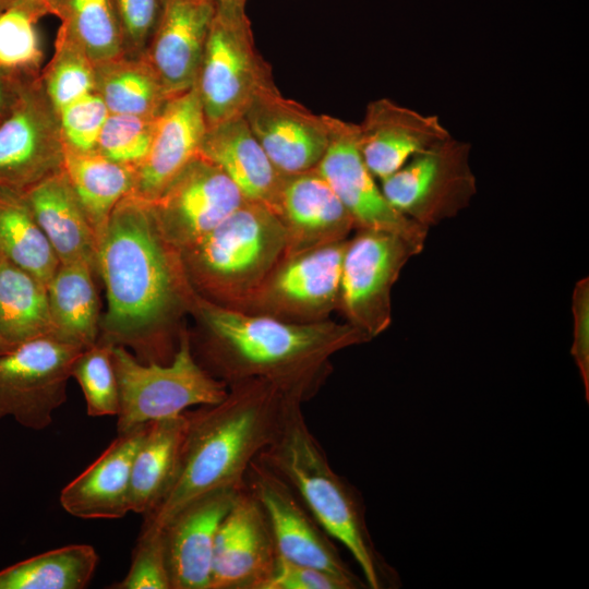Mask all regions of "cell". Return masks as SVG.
I'll return each instance as SVG.
<instances>
[{
	"instance_id": "26",
	"label": "cell",
	"mask_w": 589,
	"mask_h": 589,
	"mask_svg": "<svg viewBox=\"0 0 589 589\" xmlns=\"http://www.w3.org/2000/svg\"><path fill=\"white\" fill-rule=\"evenodd\" d=\"M94 277L85 263L59 264L47 284L53 338L83 349L98 340L101 314Z\"/></svg>"
},
{
	"instance_id": "3",
	"label": "cell",
	"mask_w": 589,
	"mask_h": 589,
	"mask_svg": "<svg viewBox=\"0 0 589 589\" xmlns=\"http://www.w3.org/2000/svg\"><path fill=\"white\" fill-rule=\"evenodd\" d=\"M288 398L272 383L252 378L231 384L218 404L189 409L176 478L143 517L141 530H161L180 508L208 492L244 486L251 462L280 429Z\"/></svg>"
},
{
	"instance_id": "15",
	"label": "cell",
	"mask_w": 589,
	"mask_h": 589,
	"mask_svg": "<svg viewBox=\"0 0 589 589\" xmlns=\"http://www.w3.org/2000/svg\"><path fill=\"white\" fill-rule=\"evenodd\" d=\"M278 556L267 515L244 483L216 533L209 589H266Z\"/></svg>"
},
{
	"instance_id": "11",
	"label": "cell",
	"mask_w": 589,
	"mask_h": 589,
	"mask_svg": "<svg viewBox=\"0 0 589 589\" xmlns=\"http://www.w3.org/2000/svg\"><path fill=\"white\" fill-rule=\"evenodd\" d=\"M245 201L228 176L199 154L149 203L163 236L181 252L205 237Z\"/></svg>"
},
{
	"instance_id": "22",
	"label": "cell",
	"mask_w": 589,
	"mask_h": 589,
	"mask_svg": "<svg viewBox=\"0 0 589 589\" xmlns=\"http://www.w3.org/2000/svg\"><path fill=\"white\" fill-rule=\"evenodd\" d=\"M199 154L219 167L248 201L279 214L287 176L273 165L244 117L207 127Z\"/></svg>"
},
{
	"instance_id": "29",
	"label": "cell",
	"mask_w": 589,
	"mask_h": 589,
	"mask_svg": "<svg viewBox=\"0 0 589 589\" xmlns=\"http://www.w3.org/2000/svg\"><path fill=\"white\" fill-rule=\"evenodd\" d=\"M347 242L337 241L303 250L278 272L274 291L287 303L314 309L339 297Z\"/></svg>"
},
{
	"instance_id": "34",
	"label": "cell",
	"mask_w": 589,
	"mask_h": 589,
	"mask_svg": "<svg viewBox=\"0 0 589 589\" xmlns=\"http://www.w3.org/2000/svg\"><path fill=\"white\" fill-rule=\"evenodd\" d=\"M39 81L58 111L96 92V65L77 45L57 33L53 55L41 68Z\"/></svg>"
},
{
	"instance_id": "35",
	"label": "cell",
	"mask_w": 589,
	"mask_h": 589,
	"mask_svg": "<svg viewBox=\"0 0 589 589\" xmlns=\"http://www.w3.org/2000/svg\"><path fill=\"white\" fill-rule=\"evenodd\" d=\"M46 14L35 5L15 1L0 14V65L39 75L44 52L36 24Z\"/></svg>"
},
{
	"instance_id": "23",
	"label": "cell",
	"mask_w": 589,
	"mask_h": 589,
	"mask_svg": "<svg viewBox=\"0 0 589 589\" xmlns=\"http://www.w3.org/2000/svg\"><path fill=\"white\" fill-rule=\"evenodd\" d=\"M24 193L59 263H85L98 276V241L64 169Z\"/></svg>"
},
{
	"instance_id": "36",
	"label": "cell",
	"mask_w": 589,
	"mask_h": 589,
	"mask_svg": "<svg viewBox=\"0 0 589 589\" xmlns=\"http://www.w3.org/2000/svg\"><path fill=\"white\" fill-rule=\"evenodd\" d=\"M112 345L97 340L75 359L71 377L84 395L89 417L118 416L119 386L112 360Z\"/></svg>"
},
{
	"instance_id": "17",
	"label": "cell",
	"mask_w": 589,
	"mask_h": 589,
	"mask_svg": "<svg viewBox=\"0 0 589 589\" xmlns=\"http://www.w3.org/2000/svg\"><path fill=\"white\" fill-rule=\"evenodd\" d=\"M216 0H160L143 57L173 97L195 84Z\"/></svg>"
},
{
	"instance_id": "46",
	"label": "cell",
	"mask_w": 589,
	"mask_h": 589,
	"mask_svg": "<svg viewBox=\"0 0 589 589\" xmlns=\"http://www.w3.org/2000/svg\"><path fill=\"white\" fill-rule=\"evenodd\" d=\"M14 346H16V345H13V344L9 342L8 340H5L4 338H2L0 336V353L9 351Z\"/></svg>"
},
{
	"instance_id": "44",
	"label": "cell",
	"mask_w": 589,
	"mask_h": 589,
	"mask_svg": "<svg viewBox=\"0 0 589 589\" xmlns=\"http://www.w3.org/2000/svg\"><path fill=\"white\" fill-rule=\"evenodd\" d=\"M15 1H22L32 5H35L36 8L40 9L46 15L52 14V9L55 4L58 2V0H15Z\"/></svg>"
},
{
	"instance_id": "37",
	"label": "cell",
	"mask_w": 589,
	"mask_h": 589,
	"mask_svg": "<svg viewBox=\"0 0 589 589\" xmlns=\"http://www.w3.org/2000/svg\"><path fill=\"white\" fill-rule=\"evenodd\" d=\"M157 118L109 113L98 136L96 151L136 170L148 153Z\"/></svg>"
},
{
	"instance_id": "31",
	"label": "cell",
	"mask_w": 589,
	"mask_h": 589,
	"mask_svg": "<svg viewBox=\"0 0 589 589\" xmlns=\"http://www.w3.org/2000/svg\"><path fill=\"white\" fill-rule=\"evenodd\" d=\"M0 336L13 345L53 338L47 286L1 255Z\"/></svg>"
},
{
	"instance_id": "27",
	"label": "cell",
	"mask_w": 589,
	"mask_h": 589,
	"mask_svg": "<svg viewBox=\"0 0 589 589\" xmlns=\"http://www.w3.org/2000/svg\"><path fill=\"white\" fill-rule=\"evenodd\" d=\"M63 169L99 242L116 205L132 193L135 169L97 151L64 149Z\"/></svg>"
},
{
	"instance_id": "8",
	"label": "cell",
	"mask_w": 589,
	"mask_h": 589,
	"mask_svg": "<svg viewBox=\"0 0 589 589\" xmlns=\"http://www.w3.org/2000/svg\"><path fill=\"white\" fill-rule=\"evenodd\" d=\"M470 144L452 135L411 157L381 180V190L400 214L425 228L457 216L477 193Z\"/></svg>"
},
{
	"instance_id": "1",
	"label": "cell",
	"mask_w": 589,
	"mask_h": 589,
	"mask_svg": "<svg viewBox=\"0 0 589 589\" xmlns=\"http://www.w3.org/2000/svg\"><path fill=\"white\" fill-rule=\"evenodd\" d=\"M98 277L107 297L98 340L132 348L141 362H170V322L189 310L194 289L149 202L130 193L116 205L98 247Z\"/></svg>"
},
{
	"instance_id": "43",
	"label": "cell",
	"mask_w": 589,
	"mask_h": 589,
	"mask_svg": "<svg viewBox=\"0 0 589 589\" xmlns=\"http://www.w3.org/2000/svg\"><path fill=\"white\" fill-rule=\"evenodd\" d=\"M37 76L0 65V124L11 115L27 85Z\"/></svg>"
},
{
	"instance_id": "45",
	"label": "cell",
	"mask_w": 589,
	"mask_h": 589,
	"mask_svg": "<svg viewBox=\"0 0 589 589\" xmlns=\"http://www.w3.org/2000/svg\"><path fill=\"white\" fill-rule=\"evenodd\" d=\"M216 1L217 3H221V4L245 7V3L248 0H216Z\"/></svg>"
},
{
	"instance_id": "16",
	"label": "cell",
	"mask_w": 589,
	"mask_h": 589,
	"mask_svg": "<svg viewBox=\"0 0 589 589\" xmlns=\"http://www.w3.org/2000/svg\"><path fill=\"white\" fill-rule=\"evenodd\" d=\"M244 119L273 165L285 176L314 169L328 145L325 115H315L276 87L260 94Z\"/></svg>"
},
{
	"instance_id": "5",
	"label": "cell",
	"mask_w": 589,
	"mask_h": 589,
	"mask_svg": "<svg viewBox=\"0 0 589 589\" xmlns=\"http://www.w3.org/2000/svg\"><path fill=\"white\" fill-rule=\"evenodd\" d=\"M111 351L120 396L118 434L192 407L218 404L228 394V385L196 360L185 330L179 333L177 350L168 363L141 362L123 346H112Z\"/></svg>"
},
{
	"instance_id": "47",
	"label": "cell",
	"mask_w": 589,
	"mask_h": 589,
	"mask_svg": "<svg viewBox=\"0 0 589 589\" xmlns=\"http://www.w3.org/2000/svg\"><path fill=\"white\" fill-rule=\"evenodd\" d=\"M15 0H0V14L14 3Z\"/></svg>"
},
{
	"instance_id": "24",
	"label": "cell",
	"mask_w": 589,
	"mask_h": 589,
	"mask_svg": "<svg viewBox=\"0 0 589 589\" xmlns=\"http://www.w3.org/2000/svg\"><path fill=\"white\" fill-rule=\"evenodd\" d=\"M278 215L288 242L296 241L303 249L342 241L354 226L349 212L315 168L286 177Z\"/></svg>"
},
{
	"instance_id": "13",
	"label": "cell",
	"mask_w": 589,
	"mask_h": 589,
	"mask_svg": "<svg viewBox=\"0 0 589 589\" xmlns=\"http://www.w3.org/2000/svg\"><path fill=\"white\" fill-rule=\"evenodd\" d=\"M244 483L267 515L280 557L332 573L354 589L366 587L344 562L332 537L277 474L255 458L247 470Z\"/></svg>"
},
{
	"instance_id": "12",
	"label": "cell",
	"mask_w": 589,
	"mask_h": 589,
	"mask_svg": "<svg viewBox=\"0 0 589 589\" xmlns=\"http://www.w3.org/2000/svg\"><path fill=\"white\" fill-rule=\"evenodd\" d=\"M328 145L315 169L361 229L390 231L424 245L428 230L397 212L364 164L358 125L325 115Z\"/></svg>"
},
{
	"instance_id": "2",
	"label": "cell",
	"mask_w": 589,
	"mask_h": 589,
	"mask_svg": "<svg viewBox=\"0 0 589 589\" xmlns=\"http://www.w3.org/2000/svg\"><path fill=\"white\" fill-rule=\"evenodd\" d=\"M189 310L205 332L204 369L213 376L227 385L265 380L301 402L313 394L332 353L370 338L351 324H291L247 315L217 305L195 290Z\"/></svg>"
},
{
	"instance_id": "18",
	"label": "cell",
	"mask_w": 589,
	"mask_h": 589,
	"mask_svg": "<svg viewBox=\"0 0 589 589\" xmlns=\"http://www.w3.org/2000/svg\"><path fill=\"white\" fill-rule=\"evenodd\" d=\"M242 488L201 495L164 526L172 589H209L216 533Z\"/></svg>"
},
{
	"instance_id": "41",
	"label": "cell",
	"mask_w": 589,
	"mask_h": 589,
	"mask_svg": "<svg viewBox=\"0 0 589 589\" xmlns=\"http://www.w3.org/2000/svg\"><path fill=\"white\" fill-rule=\"evenodd\" d=\"M266 589H354V587L332 573L278 556L275 573Z\"/></svg>"
},
{
	"instance_id": "42",
	"label": "cell",
	"mask_w": 589,
	"mask_h": 589,
	"mask_svg": "<svg viewBox=\"0 0 589 589\" xmlns=\"http://www.w3.org/2000/svg\"><path fill=\"white\" fill-rule=\"evenodd\" d=\"M572 310L574 316V337L570 353L579 370L589 400V278H581L573 291Z\"/></svg>"
},
{
	"instance_id": "21",
	"label": "cell",
	"mask_w": 589,
	"mask_h": 589,
	"mask_svg": "<svg viewBox=\"0 0 589 589\" xmlns=\"http://www.w3.org/2000/svg\"><path fill=\"white\" fill-rule=\"evenodd\" d=\"M147 424L118 434L60 493V505L81 519H118L129 512L131 468Z\"/></svg>"
},
{
	"instance_id": "20",
	"label": "cell",
	"mask_w": 589,
	"mask_h": 589,
	"mask_svg": "<svg viewBox=\"0 0 589 589\" xmlns=\"http://www.w3.org/2000/svg\"><path fill=\"white\" fill-rule=\"evenodd\" d=\"M206 128L195 86L172 97L157 118L148 153L135 170L132 194L156 200L199 155Z\"/></svg>"
},
{
	"instance_id": "10",
	"label": "cell",
	"mask_w": 589,
	"mask_h": 589,
	"mask_svg": "<svg viewBox=\"0 0 589 589\" xmlns=\"http://www.w3.org/2000/svg\"><path fill=\"white\" fill-rule=\"evenodd\" d=\"M423 249L390 231L361 229L347 242L339 299L356 326L370 338L390 322V290L405 264Z\"/></svg>"
},
{
	"instance_id": "19",
	"label": "cell",
	"mask_w": 589,
	"mask_h": 589,
	"mask_svg": "<svg viewBox=\"0 0 589 589\" xmlns=\"http://www.w3.org/2000/svg\"><path fill=\"white\" fill-rule=\"evenodd\" d=\"M358 125V144L370 172L383 180L411 157L450 136L434 115H424L388 98L368 104Z\"/></svg>"
},
{
	"instance_id": "40",
	"label": "cell",
	"mask_w": 589,
	"mask_h": 589,
	"mask_svg": "<svg viewBox=\"0 0 589 589\" xmlns=\"http://www.w3.org/2000/svg\"><path fill=\"white\" fill-rule=\"evenodd\" d=\"M120 19L124 53L142 57L160 10V0H115Z\"/></svg>"
},
{
	"instance_id": "4",
	"label": "cell",
	"mask_w": 589,
	"mask_h": 589,
	"mask_svg": "<svg viewBox=\"0 0 589 589\" xmlns=\"http://www.w3.org/2000/svg\"><path fill=\"white\" fill-rule=\"evenodd\" d=\"M301 405L288 398L277 435L256 459L285 481L326 533L351 553L366 587H394L397 576L373 543L359 492L330 467Z\"/></svg>"
},
{
	"instance_id": "14",
	"label": "cell",
	"mask_w": 589,
	"mask_h": 589,
	"mask_svg": "<svg viewBox=\"0 0 589 589\" xmlns=\"http://www.w3.org/2000/svg\"><path fill=\"white\" fill-rule=\"evenodd\" d=\"M63 161L58 111L38 75L0 124V185L26 191L61 170Z\"/></svg>"
},
{
	"instance_id": "33",
	"label": "cell",
	"mask_w": 589,
	"mask_h": 589,
	"mask_svg": "<svg viewBox=\"0 0 589 589\" xmlns=\"http://www.w3.org/2000/svg\"><path fill=\"white\" fill-rule=\"evenodd\" d=\"M52 15L60 20L58 33L77 45L95 64L125 56L115 0H58Z\"/></svg>"
},
{
	"instance_id": "38",
	"label": "cell",
	"mask_w": 589,
	"mask_h": 589,
	"mask_svg": "<svg viewBox=\"0 0 589 589\" xmlns=\"http://www.w3.org/2000/svg\"><path fill=\"white\" fill-rule=\"evenodd\" d=\"M113 589H172L161 530H141L127 575Z\"/></svg>"
},
{
	"instance_id": "25",
	"label": "cell",
	"mask_w": 589,
	"mask_h": 589,
	"mask_svg": "<svg viewBox=\"0 0 589 589\" xmlns=\"http://www.w3.org/2000/svg\"><path fill=\"white\" fill-rule=\"evenodd\" d=\"M188 423L187 410L147 424L132 461L130 512L147 516L169 491L179 468Z\"/></svg>"
},
{
	"instance_id": "32",
	"label": "cell",
	"mask_w": 589,
	"mask_h": 589,
	"mask_svg": "<svg viewBox=\"0 0 589 589\" xmlns=\"http://www.w3.org/2000/svg\"><path fill=\"white\" fill-rule=\"evenodd\" d=\"M98 561L89 544L49 550L1 569L0 589H84Z\"/></svg>"
},
{
	"instance_id": "30",
	"label": "cell",
	"mask_w": 589,
	"mask_h": 589,
	"mask_svg": "<svg viewBox=\"0 0 589 589\" xmlns=\"http://www.w3.org/2000/svg\"><path fill=\"white\" fill-rule=\"evenodd\" d=\"M0 255L46 286L59 266L24 191L0 185Z\"/></svg>"
},
{
	"instance_id": "9",
	"label": "cell",
	"mask_w": 589,
	"mask_h": 589,
	"mask_svg": "<svg viewBox=\"0 0 589 589\" xmlns=\"http://www.w3.org/2000/svg\"><path fill=\"white\" fill-rule=\"evenodd\" d=\"M82 350L46 336L0 353V421L11 417L31 430L47 429L67 401L72 365Z\"/></svg>"
},
{
	"instance_id": "7",
	"label": "cell",
	"mask_w": 589,
	"mask_h": 589,
	"mask_svg": "<svg viewBox=\"0 0 589 589\" xmlns=\"http://www.w3.org/2000/svg\"><path fill=\"white\" fill-rule=\"evenodd\" d=\"M194 86L207 127L243 117L260 94L276 87L245 7L217 3Z\"/></svg>"
},
{
	"instance_id": "6",
	"label": "cell",
	"mask_w": 589,
	"mask_h": 589,
	"mask_svg": "<svg viewBox=\"0 0 589 589\" xmlns=\"http://www.w3.org/2000/svg\"><path fill=\"white\" fill-rule=\"evenodd\" d=\"M287 243L280 217L260 203L245 201L180 255L193 289L225 293L259 280Z\"/></svg>"
},
{
	"instance_id": "28",
	"label": "cell",
	"mask_w": 589,
	"mask_h": 589,
	"mask_svg": "<svg viewBox=\"0 0 589 589\" xmlns=\"http://www.w3.org/2000/svg\"><path fill=\"white\" fill-rule=\"evenodd\" d=\"M95 65L96 93L109 113L157 118L172 98L143 56Z\"/></svg>"
},
{
	"instance_id": "39",
	"label": "cell",
	"mask_w": 589,
	"mask_h": 589,
	"mask_svg": "<svg viewBox=\"0 0 589 589\" xmlns=\"http://www.w3.org/2000/svg\"><path fill=\"white\" fill-rule=\"evenodd\" d=\"M109 111L96 93H89L58 110L64 149L96 151L98 136Z\"/></svg>"
}]
</instances>
